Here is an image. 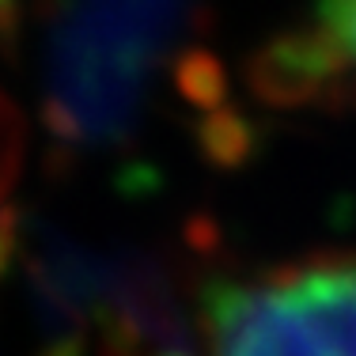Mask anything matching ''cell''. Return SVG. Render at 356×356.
Returning a JSON list of instances; mask_svg holds the SVG:
<instances>
[{
  "label": "cell",
  "mask_w": 356,
  "mask_h": 356,
  "mask_svg": "<svg viewBox=\"0 0 356 356\" xmlns=\"http://www.w3.org/2000/svg\"><path fill=\"white\" fill-rule=\"evenodd\" d=\"M156 356H356V254L209 284L186 337Z\"/></svg>",
  "instance_id": "obj_1"
},
{
  "label": "cell",
  "mask_w": 356,
  "mask_h": 356,
  "mask_svg": "<svg viewBox=\"0 0 356 356\" xmlns=\"http://www.w3.org/2000/svg\"><path fill=\"white\" fill-rule=\"evenodd\" d=\"M266 99L292 106L356 103V0H311L258 61Z\"/></svg>",
  "instance_id": "obj_2"
},
{
  "label": "cell",
  "mask_w": 356,
  "mask_h": 356,
  "mask_svg": "<svg viewBox=\"0 0 356 356\" xmlns=\"http://www.w3.org/2000/svg\"><path fill=\"white\" fill-rule=\"evenodd\" d=\"M23 156V125L15 118L12 103L0 95V266H4L8 243H12V190L19 178Z\"/></svg>",
  "instance_id": "obj_3"
},
{
  "label": "cell",
  "mask_w": 356,
  "mask_h": 356,
  "mask_svg": "<svg viewBox=\"0 0 356 356\" xmlns=\"http://www.w3.org/2000/svg\"><path fill=\"white\" fill-rule=\"evenodd\" d=\"M0 4H4V0H0Z\"/></svg>",
  "instance_id": "obj_4"
}]
</instances>
